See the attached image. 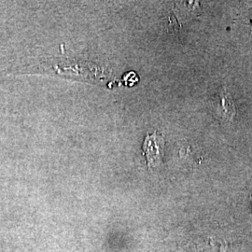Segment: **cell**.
Listing matches in <instances>:
<instances>
[{"mask_svg":"<svg viewBox=\"0 0 252 252\" xmlns=\"http://www.w3.org/2000/svg\"><path fill=\"white\" fill-rule=\"evenodd\" d=\"M163 144V136L157 134V132H154L153 135L146 136L142 150L147 160V164L150 168L158 166L162 162L161 148Z\"/></svg>","mask_w":252,"mask_h":252,"instance_id":"7a4b0ae2","label":"cell"},{"mask_svg":"<svg viewBox=\"0 0 252 252\" xmlns=\"http://www.w3.org/2000/svg\"><path fill=\"white\" fill-rule=\"evenodd\" d=\"M212 106L217 116L223 122H232L234 120L236 109L234 101L225 87H221L214 95Z\"/></svg>","mask_w":252,"mask_h":252,"instance_id":"6da1fadb","label":"cell"},{"mask_svg":"<svg viewBox=\"0 0 252 252\" xmlns=\"http://www.w3.org/2000/svg\"></svg>","mask_w":252,"mask_h":252,"instance_id":"3957f363","label":"cell"}]
</instances>
